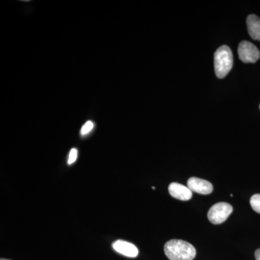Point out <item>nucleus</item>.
<instances>
[{
  "label": "nucleus",
  "mask_w": 260,
  "mask_h": 260,
  "mask_svg": "<svg viewBox=\"0 0 260 260\" xmlns=\"http://www.w3.org/2000/svg\"><path fill=\"white\" fill-rule=\"evenodd\" d=\"M164 252L170 260H193L196 249L190 243L179 239H172L164 246Z\"/></svg>",
  "instance_id": "1"
},
{
  "label": "nucleus",
  "mask_w": 260,
  "mask_h": 260,
  "mask_svg": "<svg viewBox=\"0 0 260 260\" xmlns=\"http://www.w3.org/2000/svg\"><path fill=\"white\" fill-rule=\"evenodd\" d=\"M234 59L232 51L228 46H222L217 49L214 55L215 75L218 78H225L232 69Z\"/></svg>",
  "instance_id": "2"
},
{
  "label": "nucleus",
  "mask_w": 260,
  "mask_h": 260,
  "mask_svg": "<svg viewBox=\"0 0 260 260\" xmlns=\"http://www.w3.org/2000/svg\"><path fill=\"white\" fill-rule=\"evenodd\" d=\"M233 207L227 203H218L210 208L208 213L210 223L218 225L223 223L232 213Z\"/></svg>",
  "instance_id": "3"
},
{
  "label": "nucleus",
  "mask_w": 260,
  "mask_h": 260,
  "mask_svg": "<svg viewBox=\"0 0 260 260\" xmlns=\"http://www.w3.org/2000/svg\"><path fill=\"white\" fill-rule=\"evenodd\" d=\"M239 59L244 63H255L260 57V52L257 49L251 42H241L238 49Z\"/></svg>",
  "instance_id": "4"
},
{
  "label": "nucleus",
  "mask_w": 260,
  "mask_h": 260,
  "mask_svg": "<svg viewBox=\"0 0 260 260\" xmlns=\"http://www.w3.org/2000/svg\"><path fill=\"white\" fill-rule=\"evenodd\" d=\"M187 186L191 191L200 194H209L213 190V184L210 181L197 177L189 179Z\"/></svg>",
  "instance_id": "5"
},
{
  "label": "nucleus",
  "mask_w": 260,
  "mask_h": 260,
  "mask_svg": "<svg viewBox=\"0 0 260 260\" xmlns=\"http://www.w3.org/2000/svg\"><path fill=\"white\" fill-rule=\"evenodd\" d=\"M112 247L116 252L128 257H136L139 253L136 246L126 241H116L115 242L113 243Z\"/></svg>",
  "instance_id": "6"
},
{
  "label": "nucleus",
  "mask_w": 260,
  "mask_h": 260,
  "mask_svg": "<svg viewBox=\"0 0 260 260\" xmlns=\"http://www.w3.org/2000/svg\"><path fill=\"white\" fill-rule=\"evenodd\" d=\"M169 194L173 198L182 201H187L192 197V191L188 186L182 185L179 183L173 182L169 186Z\"/></svg>",
  "instance_id": "7"
},
{
  "label": "nucleus",
  "mask_w": 260,
  "mask_h": 260,
  "mask_svg": "<svg viewBox=\"0 0 260 260\" xmlns=\"http://www.w3.org/2000/svg\"><path fill=\"white\" fill-rule=\"evenodd\" d=\"M248 32L254 40L260 41V18L255 15H250L246 20Z\"/></svg>",
  "instance_id": "8"
},
{
  "label": "nucleus",
  "mask_w": 260,
  "mask_h": 260,
  "mask_svg": "<svg viewBox=\"0 0 260 260\" xmlns=\"http://www.w3.org/2000/svg\"><path fill=\"white\" fill-rule=\"evenodd\" d=\"M250 205L251 208L260 214V194H255L251 197L250 199Z\"/></svg>",
  "instance_id": "9"
},
{
  "label": "nucleus",
  "mask_w": 260,
  "mask_h": 260,
  "mask_svg": "<svg viewBox=\"0 0 260 260\" xmlns=\"http://www.w3.org/2000/svg\"><path fill=\"white\" fill-rule=\"evenodd\" d=\"M94 124L91 121H88L83 126H82L80 133L82 135H88L92 129H93Z\"/></svg>",
  "instance_id": "10"
},
{
  "label": "nucleus",
  "mask_w": 260,
  "mask_h": 260,
  "mask_svg": "<svg viewBox=\"0 0 260 260\" xmlns=\"http://www.w3.org/2000/svg\"><path fill=\"white\" fill-rule=\"evenodd\" d=\"M77 158H78V150L75 148H73L70 152L68 164H69V165L73 164V162H75V160H77Z\"/></svg>",
  "instance_id": "11"
},
{
  "label": "nucleus",
  "mask_w": 260,
  "mask_h": 260,
  "mask_svg": "<svg viewBox=\"0 0 260 260\" xmlns=\"http://www.w3.org/2000/svg\"><path fill=\"white\" fill-rule=\"evenodd\" d=\"M254 256H255L256 260H260V248L256 249L255 253H254Z\"/></svg>",
  "instance_id": "12"
},
{
  "label": "nucleus",
  "mask_w": 260,
  "mask_h": 260,
  "mask_svg": "<svg viewBox=\"0 0 260 260\" xmlns=\"http://www.w3.org/2000/svg\"><path fill=\"white\" fill-rule=\"evenodd\" d=\"M1 260H10V259H1Z\"/></svg>",
  "instance_id": "13"
},
{
  "label": "nucleus",
  "mask_w": 260,
  "mask_h": 260,
  "mask_svg": "<svg viewBox=\"0 0 260 260\" xmlns=\"http://www.w3.org/2000/svg\"><path fill=\"white\" fill-rule=\"evenodd\" d=\"M259 109H260V106H259Z\"/></svg>",
  "instance_id": "14"
}]
</instances>
